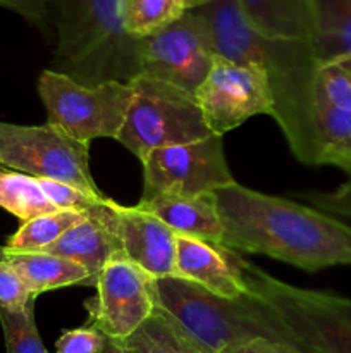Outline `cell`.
Here are the masks:
<instances>
[{
    "label": "cell",
    "mask_w": 351,
    "mask_h": 353,
    "mask_svg": "<svg viewBox=\"0 0 351 353\" xmlns=\"http://www.w3.org/2000/svg\"><path fill=\"white\" fill-rule=\"evenodd\" d=\"M107 338L92 326L64 331L55 343V353H103Z\"/></svg>",
    "instance_id": "28"
},
{
    "label": "cell",
    "mask_w": 351,
    "mask_h": 353,
    "mask_svg": "<svg viewBox=\"0 0 351 353\" xmlns=\"http://www.w3.org/2000/svg\"><path fill=\"white\" fill-rule=\"evenodd\" d=\"M143 164V195L148 202L158 195H200L234 183L224 157L222 137L151 150Z\"/></svg>",
    "instance_id": "10"
},
{
    "label": "cell",
    "mask_w": 351,
    "mask_h": 353,
    "mask_svg": "<svg viewBox=\"0 0 351 353\" xmlns=\"http://www.w3.org/2000/svg\"><path fill=\"white\" fill-rule=\"evenodd\" d=\"M112 203L105 199L96 203L85 219L65 231L45 254L57 255L81 264L93 278H98L107 262L117 254H123L120 243L112 228Z\"/></svg>",
    "instance_id": "16"
},
{
    "label": "cell",
    "mask_w": 351,
    "mask_h": 353,
    "mask_svg": "<svg viewBox=\"0 0 351 353\" xmlns=\"http://www.w3.org/2000/svg\"><path fill=\"white\" fill-rule=\"evenodd\" d=\"M3 169H7V168H3V165H0V171H3Z\"/></svg>",
    "instance_id": "35"
},
{
    "label": "cell",
    "mask_w": 351,
    "mask_h": 353,
    "mask_svg": "<svg viewBox=\"0 0 351 353\" xmlns=\"http://www.w3.org/2000/svg\"><path fill=\"white\" fill-rule=\"evenodd\" d=\"M40 185L57 210H74V212H81L86 216L96 203L109 199V196L89 195L76 186L52 181V179H40Z\"/></svg>",
    "instance_id": "27"
},
{
    "label": "cell",
    "mask_w": 351,
    "mask_h": 353,
    "mask_svg": "<svg viewBox=\"0 0 351 353\" xmlns=\"http://www.w3.org/2000/svg\"><path fill=\"white\" fill-rule=\"evenodd\" d=\"M234 262L248 292L277 314L299 353H351L350 299L279 281L237 252Z\"/></svg>",
    "instance_id": "5"
},
{
    "label": "cell",
    "mask_w": 351,
    "mask_h": 353,
    "mask_svg": "<svg viewBox=\"0 0 351 353\" xmlns=\"http://www.w3.org/2000/svg\"><path fill=\"white\" fill-rule=\"evenodd\" d=\"M120 343L129 345L140 353H203L158 310H153L143 326Z\"/></svg>",
    "instance_id": "24"
},
{
    "label": "cell",
    "mask_w": 351,
    "mask_h": 353,
    "mask_svg": "<svg viewBox=\"0 0 351 353\" xmlns=\"http://www.w3.org/2000/svg\"><path fill=\"white\" fill-rule=\"evenodd\" d=\"M209 130L217 137L258 114H274V99L265 72L253 64L215 55L209 74L196 90Z\"/></svg>",
    "instance_id": "12"
},
{
    "label": "cell",
    "mask_w": 351,
    "mask_h": 353,
    "mask_svg": "<svg viewBox=\"0 0 351 353\" xmlns=\"http://www.w3.org/2000/svg\"><path fill=\"white\" fill-rule=\"evenodd\" d=\"M7 353H48L34 321V303L19 312L0 309Z\"/></svg>",
    "instance_id": "25"
},
{
    "label": "cell",
    "mask_w": 351,
    "mask_h": 353,
    "mask_svg": "<svg viewBox=\"0 0 351 353\" xmlns=\"http://www.w3.org/2000/svg\"><path fill=\"white\" fill-rule=\"evenodd\" d=\"M0 207L21 223L57 210L45 195L40 179L12 169L0 171Z\"/></svg>",
    "instance_id": "21"
},
{
    "label": "cell",
    "mask_w": 351,
    "mask_h": 353,
    "mask_svg": "<svg viewBox=\"0 0 351 353\" xmlns=\"http://www.w3.org/2000/svg\"><path fill=\"white\" fill-rule=\"evenodd\" d=\"M112 228L127 261L155 279L174 276L176 233L153 214L114 202Z\"/></svg>",
    "instance_id": "14"
},
{
    "label": "cell",
    "mask_w": 351,
    "mask_h": 353,
    "mask_svg": "<svg viewBox=\"0 0 351 353\" xmlns=\"http://www.w3.org/2000/svg\"><path fill=\"white\" fill-rule=\"evenodd\" d=\"M2 259H6L26 281L28 288L34 296L52 290L65 288V286H93L96 279L89 274L81 264L57 257V255L36 252V254H10L2 247Z\"/></svg>",
    "instance_id": "18"
},
{
    "label": "cell",
    "mask_w": 351,
    "mask_h": 353,
    "mask_svg": "<svg viewBox=\"0 0 351 353\" xmlns=\"http://www.w3.org/2000/svg\"><path fill=\"white\" fill-rule=\"evenodd\" d=\"M36 26L55 38L54 71L85 85L140 76L138 38L126 33L117 0H33Z\"/></svg>",
    "instance_id": "3"
},
{
    "label": "cell",
    "mask_w": 351,
    "mask_h": 353,
    "mask_svg": "<svg viewBox=\"0 0 351 353\" xmlns=\"http://www.w3.org/2000/svg\"><path fill=\"white\" fill-rule=\"evenodd\" d=\"M303 200L315 207L317 210L334 217H348L351 219V179L334 192H310L303 193Z\"/></svg>",
    "instance_id": "29"
},
{
    "label": "cell",
    "mask_w": 351,
    "mask_h": 353,
    "mask_svg": "<svg viewBox=\"0 0 351 353\" xmlns=\"http://www.w3.org/2000/svg\"><path fill=\"white\" fill-rule=\"evenodd\" d=\"M205 23L213 50L227 61L253 64L265 72L274 117L299 162L319 165L312 117V86L319 59L305 40L270 38L255 30L236 0H209L195 9Z\"/></svg>",
    "instance_id": "2"
},
{
    "label": "cell",
    "mask_w": 351,
    "mask_h": 353,
    "mask_svg": "<svg viewBox=\"0 0 351 353\" xmlns=\"http://www.w3.org/2000/svg\"><path fill=\"white\" fill-rule=\"evenodd\" d=\"M206 2H209V0H179V6H181V9L184 10V12H188V10H195L198 9V7L205 6Z\"/></svg>",
    "instance_id": "33"
},
{
    "label": "cell",
    "mask_w": 351,
    "mask_h": 353,
    "mask_svg": "<svg viewBox=\"0 0 351 353\" xmlns=\"http://www.w3.org/2000/svg\"><path fill=\"white\" fill-rule=\"evenodd\" d=\"M310 41L322 61L351 55V0H308Z\"/></svg>",
    "instance_id": "20"
},
{
    "label": "cell",
    "mask_w": 351,
    "mask_h": 353,
    "mask_svg": "<svg viewBox=\"0 0 351 353\" xmlns=\"http://www.w3.org/2000/svg\"><path fill=\"white\" fill-rule=\"evenodd\" d=\"M343 171L346 172V174L350 176V179H351V159H350V162H348V164L344 165V168H343Z\"/></svg>",
    "instance_id": "34"
},
{
    "label": "cell",
    "mask_w": 351,
    "mask_h": 353,
    "mask_svg": "<svg viewBox=\"0 0 351 353\" xmlns=\"http://www.w3.org/2000/svg\"><path fill=\"white\" fill-rule=\"evenodd\" d=\"M215 59L209 30L195 10L169 26L138 38L140 74L171 83L196 95Z\"/></svg>",
    "instance_id": "9"
},
{
    "label": "cell",
    "mask_w": 351,
    "mask_h": 353,
    "mask_svg": "<svg viewBox=\"0 0 351 353\" xmlns=\"http://www.w3.org/2000/svg\"><path fill=\"white\" fill-rule=\"evenodd\" d=\"M0 7L14 10V12L21 14L26 17L31 23H36V14H34L33 0H0Z\"/></svg>",
    "instance_id": "31"
},
{
    "label": "cell",
    "mask_w": 351,
    "mask_h": 353,
    "mask_svg": "<svg viewBox=\"0 0 351 353\" xmlns=\"http://www.w3.org/2000/svg\"><path fill=\"white\" fill-rule=\"evenodd\" d=\"M0 165L105 196L89 171V145L74 140L52 123L41 126L0 123Z\"/></svg>",
    "instance_id": "8"
},
{
    "label": "cell",
    "mask_w": 351,
    "mask_h": 353,
    "mask_svg": "<svg viewBox=\"0 0 351 353\" xmlns=\"http://www.w3.org/2000/svg\"><path fill=\"white\" fill-rule=\"evenodd\" d=\"M174 276L224 299H237L248 292L234 262V252L196 238L176 234Z\"/></svg>",
    "instance_id": "15"
},
{
    "label": "cell",
    "mask_w": 351,
    "mask_h": 353,
    "mask_svg": "<svg viewBox=\"0 0 351 353\" xmlns=\"http://www.w3.org/2000/svg\"><path fill=\"white\" fill-rule=\"evenodd\" d=\"M38 95L47 109L48 123L89 145L96 138L117 140L133 99V85L120 81L85 85L45 69L38 78Z\"/></svg>",
    "instance_id": "7"
},
{
    "label": "cell",
    "mask_w": 351,
    "mask_h": 353,
    "mask_svg": "<svg viewBox=\"0 0 351 353\" xmlns=\"http://www.w3.org/2000/svg\"><path fill=\"white\" fill-rule=\"evenodd\" d=\"M319 165L343 169L351 159V55L322 61L312 86Z\"/></svg>",
    "instance_id": "13"
},
{
    "label": "cell",
    "mask_w": 351,
    "mask_h": 353,
    "mask_svg": "<svg viewBox=\"0 0 351 353\" xmlns=\"http://www.w3.org/2000/svg\"><path fill=\"white\" fill-rule=\"evenodd\" d=\"M123 26L133 38H145L184 14L179 0H117Z\"/></svg>",
    "instance_id": "23"
},
{
    "label": "cell",
    "mask_w": 351,
    "mask_h": 353,
    "mask_svg": "<svg viewBox=\"0 0 351 353\" xmlns=\"http://www.w3.org/2000/svg\"><path fill=\"white\" fill-rule=\"evenodd\" d=\"M96 295L85 302L88 326L110 341H126L153 314V278L117 254L96 278Z\"/></svg>",
    "instance_id": "11"
},
{
    "label": "cell",
    "mask_w": 351,
    "mask_h": 353,
    "mask_svg": "<svg viewBox=\"0 0 351 353\" xmlns=\"http://www.w3.org/2000/svg\"><path fill=\"white\" fill-rule=\"evenodd\" d=\"M248 23L262 34L310 41L308 0H236Z\"/></svg>",
    "instance_id": "19"
},
{
    "label": "cell",
    "mask_w": 351,
    "mask_h": 353,
    "mask_svg": "<svg viewBox=\"0 0 351 353\" xmlns=\"http://www.w3.org/2000/svg\"><path fill=\"white\" fill-rule=\"evenodd\" d=\"M153 296L155 310L203 353H224L257 338L296 350L277 314L250 292L224 299L188 279L167 276L153 278Z\"/></svg>",
    "instance_id": "4"
},
{
    "label": "cell",
    "mask_w": 351,
    "mask_h": 353,
    "mask_svg": "<svg viewBox=\"0 0 351 353\" xmlns=\"http://www.w3.org/2000/svg\"><path fill=\"white\" fill-rule=\"evenodd\" d=\"M103 353H140L138 350H134L133 347L126 343H120V341H107L105 350Z\"/></svg>",
    "instance_id": "32"
},
{
    "label": "cell",
    "mask_w": 351,
    "mask_h": 353,
    "mask_svg": "<svg viewBox=\"0 0 351 353\" xmlns=\"http://www.w3.org/2000/svg\"><path fill=\"white\" fill-rule=\"evenodd\" d=\"M136 207L153 214L179 236L196 238L213 245L222 243L224 226L215 192L200 195L165 193L148 202H138Z\"/></svg>",
    "instance_id": "17"
},
{
    "label": "cell",
    "mask_w": 351,
    "mask_h": 353,
    "mask_svg": "<svg viewBox=\"0 0 351 353\" xmlns=\"http://www.w3.org/2000/svg\"><path fill=\"white\" fill-rule=\"evenodd\" d=\"M133 99L117 141L140 159L151 150L212 137L196 95L171 83L140 74L131 81Z\"/></svg>",
    "instance_id": "6"
},
{
    "label": "cell",
    "mask_w": 351,
    "mask_h": 353,
    "mask_svg": "<svg viewBox=\"0 0 351 353\" xmlns=\"http://www.w3.org/2000/svg\"><path fill=\"white\" fill-rule=\"evenodd\" d=\"M220 247L260 254L303 271L351 265V226L313 207L231 183L215 190Z\"/></svg>",
    "instance_id": "1"
},
{
    "label": "cell",
    "mask_w": 351,
    "mask_h": 353,
    "mask_svg": "<svg viewBox=\"0 0 351 353\" xmlns=\"http://www.w3.org/2000/svg\"><path fill=\"white\" fill-rule=\"evenodd\" d=\"M34 300L36 296L30 292L26 281L0 254V309L19 312L34 303Z\"/></svg>",
    "instance_id": "26"
},
{
    "label": "cell",
    "mask_w": 351,
    "mask_h": 353,
    "mask_svg": "<svg viewBox=\"0 0 351 353\" xmlns=\"http://www.w3.org/2000/svg\"><path fill=\"white\" fill-rule=\"evenodd\" d=\"M224 353H298L292 348L286 347V345L275 343V341L265 340V338H257L248 343L237 345V347L229 348Z\"/></svg>",
    "instance_id": "30"
},
{
    "label": "cell",
    "mask_w": 351,
    "mask_h": 353,
    "mask_svg": "<svg viewBox=\"0 0 351 353\" xmlns=\"http://www.w3.org/2000/svg\"><path fill=\"white\" fill-rule=\"evenodd\" d=\"M85 217V214L74 212V210H55V212L34 217V219L21 224L19 230L7 240L3 250L10 252V254L45 252L65 231L81 223Z\"/></svg>",
    "instance_id": "22"
}]
</instances>
